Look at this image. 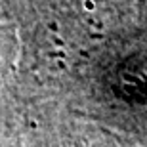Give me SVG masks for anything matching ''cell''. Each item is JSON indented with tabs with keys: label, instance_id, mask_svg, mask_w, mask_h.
I'll return each mask as SVG.
<instances>
[{
	"label": "cell",
	"instance_id": "obj_1",
	"mask_svg": "<svg viewBox=\"0 0 147 147\" xmlns=\"http://www.w3.org/2000/svg\"><path fill=\"white\" fill-rule=\"evenodd\" d=\"M6 52H4V48H2V44H0V78H2V73H4V69H6Z\"/></svg>",
	"mask_w": 147,
	"mask_h": 147
}]
</instances>
